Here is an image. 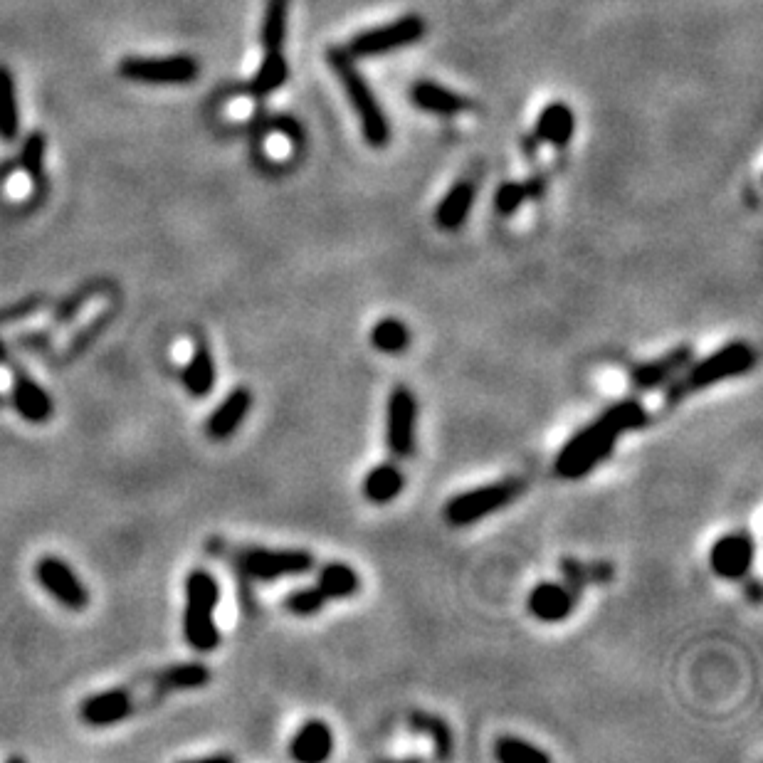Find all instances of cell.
<instances>
[{"mask_svg":"<svg viewBox=\"0 0 763 763\" xmlns=\"http://www.w3.org/2000/svg\"><path fill=\"white\" fill-rule=\"evenodd\" d=\"M10 359H13V354H10L8 344H5V341L0 339V366H5V363H8Z\"/></svg>","mask_w":763,"mask_h":763,"instance_id":"8d00e7d4","label":"cell"},{"mask_svg":"<svg viewBox=\"0 0 763 763\" xmlns=\"http://www.w3.org/2000/svg\"><path fill=\"white\" fill-rule=\"evenodd\" d=\"M331 749H334V734L324 722L319 719H312L297 731V736L292 739V756L297 761L304 763H319L324 759H329Z\"/></svg>","mask_w":763,"mask_h":763,"instance_id":"ac0fdd59","label":"cell"},{"mask_svg":"<svg viewBox=\"0 0 763 763\" xmlns=\"http://www.w3.org/2000/svg\"><path fill=\"white\" fill-rule=\"evenodd\" d=\"M324 605H326V598L317 586L299 588V591L289 593V596L284 598V608H287L289 613H294V615H302V618L319 613Z\"/></svg>","mask_w":763,"mask_h":763,"instance_id":"836d02e7","label":"cell"},{"mask_svg":"<svg viewBox=\"0 0 763 763\" xmlns=\"http://www.w3.org/2000/svg\"><path fill=\"white\" fill-rule=\"evenodd\" d=\"M559 571L566 581V586H571L573 591H583L588 586H601L613 578V563L608 561H578L566 556L559 561Z\"/></svg>","mask_w":763,"mask_h":763,"instance_id":"7402d4cb","label":"cell"},{"mask_svg":"<svg viewBox=\"0 0 763 763\" xmlns=\"http://www.w3.org/2000/svg\"><path fill=\"white\" fill-rule=\"evenodd\" d=\"M198 62L191 55L173 57H124L119 75L139 84H191L198 80Z\"/></svg>","mask_w":763,"mask_h":763,"instance_id":"8992f818","label":"cell"},{"mask_svg":"<svg viewBox=\"0 0 763 763\" xmlns=\"http://www.w3.org/2000/svg\"><path fill=\"white\" fill-rule=\"evenodd\" d=\"M134 714L136 702L131 687L104 689V692L92 694L80 704V719L87 726H94V729H107V726L134 717Z\"/></svg>","mask_w":763,"mask_h":763,"instance_id":"7c38bea8","label":"cell"},{"mask_svg":"<svg viewBox=\"0 0 763 763\" xmlns=\"http://www.w3.org/2000/svg\"><path fill=\"white\" fill-rule=\"evenodd\" d=\"M289 77V65L284 60L282 50L265 52V60H262L260 70H257L255 80L250 82V94L252 97H270L272 92L282 87Z\"/></svg>","mask_w":763,"mask_h":763,"instance_id":"4316f807","label":"cell"},{"mask_svg":"<svg viewBox=\"0 0 763 763\" xmlns=\"http://www.w3.org/2000/svg\"><path fill=\"white\" fill-rule=\"evenodd\" d=\"M413 102L423 112L438 114V117H455V114L467 112L472 107L465 97H460L452 89L442 87L435 82H418L413 87Z\"/></svg>","mask_w":763,"mask_h":763,"instance_id":"d6986e66","label":"cell"},{"mask_svg":"<svg viewBox=\"0 0 763 763\" xmlns=\"http://www.w3.org/2000/svg\"><path fill=\"white\" fill-rule=\"evenodd\" d=\"M578 593L566 583H539L529 593V610L539 620L546 623H559L573 613Z\"/></svg>","mask_w":763,"mask_h":763,"instance_id":"e0dca14e","label":"cell"},{"mask_svg":"<svg viewBox=\"0 0 763 763\" xmlns=\"http://www.w3.org/2000/svg\"><path fill=\"white\" fill-rule=\"evenodd\" d=\"M220 603V586L213 573L196 568L186 576V608H183V638L196 652H213L220 645L215 610Z\"/></svg>","mask_w":763,"mask_h":763,"instance_id":"3957f363","label":"cell"},{"mask_svg":"<svg viewBox=\"0 0 763 763\" xmlns=\"http://www.w3.org/2000/svg\"><path fill=\"white\" fill-rule=\"evenodd\" d=\"M45 149H47L45 134H42V131H33V134L25 139L23 151H20V166H23V171L28 173L30 181L38 186L40 193L42 188H45V181H42V171H45Z\"/></svg>","mask_w":763,"mask_h":763,"instance_id":"d6a6232c","label":"cell"},{"mask_svg":"<svg viewBox=\"0 0 763 763\" xmlns=\"http://www.w3.org/2000/svg\"><path fill=\"white\" fill-rule=\"evenodd\" d=\"M415 425H418V401L413 391L398 386L388 398L386 410V445L396 457H413Z\"/></svg>","mask_w":763,"mask_h":763,"instance_id":"8fae6325","label":"cell"},{"mask_svg":"<svg viewBox=\"0 0 763 763\" xmlns=\"http://www.w3.org/2000/svg\"><path fill=\"white\" fill-rule=\"evenodd\" d=\"M99 282H92L87 284V287H82L80 292L72 294V297H67L65 302L60 304V307L55 309V324H65V322H72V319L80 314V309L84 307V302H89L92 297H97L102 289H97Z\"/></svg>","mask_w":763,"mask_h":763,"instance_id":"d590c367","label":"cell"},{"mask_svg":"<svg viewBox=\"0 0 763 763\" xmlns=\"http://www.w3.org/2000/svg\"><path fill=\"white\" fill-rule=\"evenodd\" d=\"M215 378H218V371H215L213 351L205 344H198L183 368V386L193 398H205L213 393Z\"/></svg>","mask_w":763,"mask_h":763,"instance_id":"44dd1931","label":"cell"},{"mask_svg":"<svg viewBox=\"0 0 763 763\" xmlns=\"http://www.w3.org/2000/svg\"><path fill=\"white\" fill-rule=\"evenodd\" d=\"M371 344L376 346L381 354H401V351H405V346L410 344L408 326H405L401 319H381V322L371 329Z\"/></svg>","mask_w":763,"mask_h":763,"instance_id":"4dcf8cb0","label":"cell"},{"mask_svg":"<svg viewBox=\"0 0 763 763\" xmlns=\"http://www.w3.org/2000/svg\"><path fill=\"white\" fill-rule=\"evenodd\" d=\"M477 188L472 181H460L447 191V196L442 198L438 210H435V223L442 230H457L470 215L472 203H475Z\"/></svg>","mask_w":763,"mask_h":763,"instance_id":"ffe728a7","label":"cell"},{"mask_svg":"<svg viewBox=\"0 0 763 763\" xmlns=\"http://www.w3.org/2000/svg\"><path fill=\"white\" fill-rule=\"evenodd\" d=\"M20 131L18 92H15L13 72L0 65V139L15 141Z\"/></svg>","mask_w":763,"mask_h":763,"instance_id":"484cf974","label":"cell"},{"mask_svg":"<svg viewBox=\"0 0 763 763\" xmlns=\"http://www.w3.org/2000/svg\"><path fill=\"white\" fill-rule=\"evenodd\" d=\"M35 578H38L42 591L50 598H55L65 610L82 613L89 605L87 586L77 576L75 568L65 559H60V556H40L38 563H35Z\"/></svg>","mask_w":763,"mask_h":763,"instance_id":"ba28073f","label":"cell"},{"mask_svg":"<svg viewBox=\"0 0 763 763\" xmlns=\"http://www.w3.org/2000/svg\"><path fill=\"white\" fill-rule=\"evenodd\" d=\"M408 726L415 731V734H425L433 739L435 754H438L440 759H445V756L452 754V731L440 717H435V714H428V712H413L408 719Z\"/></svg>","mask_w":763,"mask_h":763,"instance_id":"f546056e","label":"cell"},{"mask_svg":"<svg viewBox=\"0 0 763 763\" xmlns=\"http://www.w3.org/2000/svg\"><path fill=\"white\" fill-rule=\"evenodd\" d=\"M289 3H292V0H267L260 28V42L265 52L282 50L284 35H287Z\"/></svg>","mask_w":763,"mask_h":763,"instance_id":"83f0119b","label":"cell"},{"mask_svg":"<svg viewBox=\"0 0 763 763\" xmlns=\"http://www.w3.org/2000/svg\"><path fill=\"white\" fill-rule=\"evenodd\" d=\"M317 588L324 593L326 601H339V598H351L359 593L361 581L359 573L346 563H326L319 571Z\"/></svg>","mask_w":763,"mask_h":763,"instance_id":"d4e9b609","label":"cell"},{"mask_svg":"<svg viewBox=\"0 0 763 763\" xmlns=\"http://www.w3.org/2000/svg\"><path fill=\"white\" fill-rule=\"evenodd\" d=\"M213 680V672L203 665V662H181V665L166 667V670L156 672L149 684V697L144 699V709L159 704L166 694L173 692H193V689L208 687Z\"/></svg>","mask_w":763,"mask_h":763,"instance_id":"4fadbf2b","label":"cell"},{"mask_svg":"<svg viewBox=\"0 0 763 763\" xmlns=\"http://www.w3.org/2000/svg\"><path fill=\"white\" fill-rule=\"evenodd\" d=\"M3 403H5V398H3V396H0V408H3Z\"/></svg>","mask_w":763,"mask_h":763,"instance_id":"f35d334b","label":"cell"},{"mask_svg":"<svg viewBox=\"0 0 763 763\" xmlns=\"http://www.w3.org/2000/svg\"><path fill=\"white\" fill-rule=\"evenodd\" d=\"M425 35V23L420 15H405V18L393 20V23L381 25V28L363 30L349 42L346 52H349L354 60H363V57H378L386 55V52L401 50V47L413 45Z\"/></svg>","mask_w":763,"mask_h":763,"instance_id":"52a82bcc","label":"cell"},{"mask_svg":"<svg viewBox=\"0 0 763 763\" xmlns=\"http://www.w3.org/2000/svg\"><path fill=\"white\" fill-rule=\"evenodd\" d=\"M238 568L252 581H277L284 576H302L314 568V556L289 549H247L238 554Z\"/></svg>","mask_w":763,"mask_h":763,"instance_id":"9c48e42d","label":"cell"},{"mask_svg":"<svg viewBox=\"0 0 763 763\" xmlns=\"http://www.w3.org/2000/svg\"><path fill=\"white\" fill-rule=\"evenodd\" d=\"M403 492V475L396 465L383 462L363 477V497L373 504H388Z\"/></svg>","mask_w":763,"mask_h":763,"instance_id":"cb8c5ba5","label":"cell"},{"mask_svg":"<svg viewBox=\"0 0 763 763\" xmlns=\"http://www.w3.org/2000/svg\"><path fill=\"white\" fill-rule=\"evenodd\" d=\"M573 129H576V119H573L571 107L554 102L541 112L539 121H536V139L549 141L554 146H568Z\"/></svg>","mask_w":763,"mask_h":763,"instance_id":"603a6c76","label":"cell"},{"mask_svg":"<svg viewBox=\"0 0 763 763\" xmlns=\"http://www.w3.org/2000/svg\"><path fill=\"white\" fill-rule=\"evenodd\" d=\"M252 408V393L245 386H238L223 398V403L208 415L205 420V435L215 442H223L233 438L238 428L245 423L247 413Z\"/></svg>","mask_w":763,"mask_h":763,"instance_id":"9a60e30c","label":"cell"},{"mask_svg":"<svg viewBox=\"0 0 763 763\" xmlns=\"http://www.w3.org/2000/svg\"><path fill=\"white\" fill-rule=\"evenodd\" d=\"M494 756L502 763H549L551 756L546 751L536 749L529 741L517 736H499L494 744Z\"/></svg>","mask_w":763,"mask_h":763,"instance_id":"1f68e13d","label":"cell"},{"mask_svg":"<svg viewBox=\"0 0 763 763\" xmlns=\"http://www.w3.org/2000/svg\"><path fill=\"white\" fill-rule=\"evenodd\" d=\"M329 62L331 67H334L336 77H339L341 87H344L346 97L354 104L356 117L361 121L363 139L371 146H376V149L386 146L388 141H391V124H388L386 114H383L373 89L368 87V82L363 80L361 72L356 70L354 57L346 50H331Z\"/></svg>","mask_w":763,"mask_h":763,"instance_id":"277c9868","label":"cell"},{"mask_svg":"<svg viewBox=\"0 0 763 763\" xmlns=\"http://www.w3.org/2000/svg\"><path fill=\"white\" fill-rule=\"evenodd\" d=\"M749 593H751V598H754V603H759V581L749 583Z\"/></svg>","mask_w":763,"mask_h":763,"instance_id":"74e56055","label":"cell"},{"mask_svg":"<svg viewBox=\"0 0 763 763\" xmlns=\"http://www.w3.org/2000/svg\"><path fill=\"white\" fill-rule=\"evenodd\" d=\"M694 361V346L682 344L675 346L667 354L657 356V359L638 363V366L630 371V383L638 391H655V388L665 386V383L675 381L677 376Z\"/></svg>","mask_w":763,"mask_h":763,"instance_id":"5bb4252c","label":"cell"},{"mask_svg":"<svg viewBox=\"0 0 763 763\" xmlns=\"http://www.w3.org/2000/svg\"><path fill=\"white\" fill-rule=\"evenodd\" d=\"M712 568L722 578H744L754 561V541L749 534H729L714 544Z\"/></svg>","mask_w":763,"mask_h":763,"instance_id":"2e32d148","label":"cell"},{"mask_svg":"<svg viewBox=\"0 0 763 763\" xmlns=\"http://www.w3.org/2000/svg\"><path fill=\"white\" fill-rule=\"evenodd\" d=\"M526 482L522 477H504V480L484 484L472 492H462L445 504V519L452 526H470L484 517H492L494 512L504 509L524 494Z\"/></svg>","mask_w":763,"mask_h":763,"instance_id":"5b68a950","label":"cell"},{"mask_svg":"<svg viewBox=\"0 0 763 763\" xmlns=\"http://www.w3.org/2000/svg\"><path fill=\"white\" fill-rule=\"evenodd\" d=\"M45 302H47L45 294H35V297H25V299H20V302L8 304V307L0 309V326L13 324V322H23V319L33 317V314L42 312Z\"/></svg>","mask_w":763,"mask_h":763,"instance_id":"e575fe53","label":"cell"},{"mask_svg":"<svg viewBox=\"0 0 763 763\" xmlns=\"http://www.w3.org/2000/svg\"><path fill=\"white\" fill-rule=\"evenodd\" d=\"M645 423L647 413L638 401L630 398V401L615 403L613 408L598 415L591 425H586L581 433L573 435L561 447L559 457H556V475L563 480H581V477L591 475L596 465L610 457L620 435L643 428Z\"/></svg>","mask_w":763,"mask_h":763,"instance_id":"6da1fadb","label":"cell"},{"mask_svg":"<svg viewBox=\"0 0 763 763\" xmlns=\"http://www.w3.org/2000/svg\"><path fill=\"white\" fill-rule=\"evenodd\" d=\"M756 363V351L746 341H731L722 346L719 351L709 354L707 359L689 363L687 368L670 381V388L665 391L667 405H677L687 401L694 393L704 391V388L714 386V383L729 381V378L749 373Z\"/></svg>","mask_w":763,"mask_h":763,"instance_id":"7a4b0ae2","label":"cell"},{"mask_svg":"<svg viewBox=\"0 0 763 763\" xmlns=\"http://www.w3.org/2000/svg\"><path fill=\"white\" fill-rule=\"evenodd\" d=\"M5 368L13 376V388H10V405L18 413L20 420L30 425H45L55 415V401L50 393L25 371L23 363L10 359Z\"/></svg>","mask_w":763,"mask_h":763,"instance_id":"30bf717a","label":"cell"},{"mask_svg":"<svg viewBox=\"0 0 763 763\" xmlns=\"http://www.w3.org/2000/svg\"><path fill=\"white\" fill-rule=\"evenodd\" d=\"M541 191H544V181L541 178H534L529 183H504L499 186L497 196H494V208H497L499 215H514L526 201L531 198H539Z\"/></svg>","mask_w":763,"mask_h":763,"instance_id":"f1b7e54d","label":"cell"}]
</instances>
